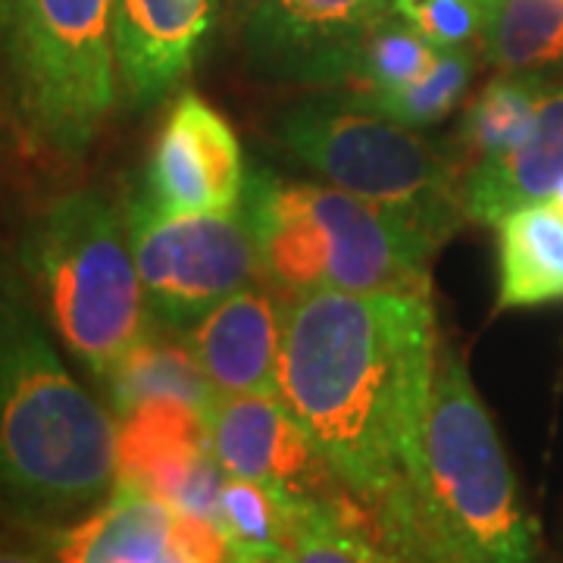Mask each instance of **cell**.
Returning a JSON list of instances; mask_svg holds the SVG:
<instances>
[{
    "label": "cell",
    "mask_w": 563,
    "mask_h": 563,
    "mask_svg": "<svg viewBox=\"0 0 563 563\" xmlns=\"http://www.w3.org/2000/svg\"><path fill=\"white\" fill-rule=\"evenodd\" d=\"M435 366L432 295L320 288L282 310L279 398L379 536L417 563L448 554L420 501Z\"/></svg>",
    "instance_id": "obj_1"
},
{
    "label": "cell",
    "mask_w": 563,
    "mask_h": 563,
    "mask_svg": "<svg viewBox=\"0 0 563 563\" xmlns=\"http://www.w3.org/2000/svg\"><path fill=\"white\" fill-rule=\"evenodd\" d=\"M117 485V420L69 373L22 282L0 266V507L76 523Z\"/></svg>",
    "instance_id": "obj_2"
},
{
    "label": "cell",
    "mask_w": 563,
    "mask_h": 563,
    "mask_svg": "<svg viewBox=\"0 0 563 563\" xmlns=\"http://www.w3.org/2000/svg\"><path fill=\"white\" fill-rule=\"evenodd\" d=\"M20 261L66 351L101 385L154 332L129 225L101 191L81 188L47 203L22 239Z\"/></svg>",
    "instance_id": "obj_3"
},
{
    "label": "cell",
    "mask_w": 563,
    "mask_h": 563,
    "mask_svg": "<svg viewBox=\"0 0 563 563\" xmlns=\"http://www.w3.org/2000/svg\"><path fill=\"white\" fill-rule=\"evenodd\" d=\"M420 501L457 563H539L498 429L451 347L439 351L422 422Z\"/></svg>",
    "instance_id": "obj_4"
},
{
    "label": "cell",
    "mask_w": 563,
    "mask_h": 563,
    "mask_svg": "<svg viewBox=\"0 0 563 563\" xmlns=\"http://www.w3.org/2000/svg\"><path fill=\"white\" fill-rule=\"evenodd\" d=\"M276 139L329 185L401 213L439 244L461 222L463 176L454 154L354 95L291 103L276 122Z\"/></svg>",
    "instance_id": "obj_5"
},
{
    "label": "cell",
    "mask_w": 563,
    "mask_h": 563,
    "mask_svg": "<svg viewBox=\"0 0 563 563\" xmlns=\"http://www.w3.org/2000/svg\"><path fill=\"white\" fill-rule=\"evenodd\" d=\"M110 16L113 0H16L0 32L22 120L69 161L91 147L120 95Z\"/></svg>",
    "instance_id": "obj_6"
},
{
    "label": "cell",
    "mask_w": 563,
    "mask_h": 563,
    "mask_svg": "<svg viewBox=\"0 0 563 563\" xmlns=\"http://www.w3.org/2000/svg\"><path fill=\"white\" fill-rule=\"evenodd\" d=\"M125 225L147 310L166 329H191L261 269L257 229L244 201L225 213H163L135 195Z\"/></svg>",
    "instance_id": "obj_7"
},
{
    "label": "cell",
    "mask_w": 563,
    "mask_h": 563,
    "mask_svg": "<svg viewBox=\"0 0 563 563\" xmlns=\"http://www.w3.org/2000/svg\"><path fill=\"white\" fill-rule=\"evenodd\" d=\"M298 195L325 242V288L432 295L429 261L439 242L417 222L335 185H298Z\"/></svg>",
    "instance_id": "obj_8"
},
{
    "label": "cell",
    "mask_w": 563,
    "mask_h": 563,
    "mask_svg": "<svg viewBox=\"0 0 563 563\" xmlns=\"http://www.w3.org/2000/svg\"><path fill=\"white\" fill-rule=\"evenodd\" d=\"M207 432L225 476L266 485L288 507L347 492L279 395H217Z\"/></svg>",
    "instance_id": "obj_9"
},
{
    "label": "cell",
    "mask_w": 563,
    "mask_h": 563,
    "mask_svg": "<svg viewBox=\"0 0 563 563\" xmlns=\"http://www.w3.org/2000/svg\"><path fill=\"white\" fill-rule=\"evenodd\" d=\"M244 157L229 120L185 91L151 151L144 198L163 213H225L244 201Z\"/></svg>",
    "instance_id": "obj_10"
},
{
    "label": "cell",
    "mask_w": 563,
    "mask_h": 563,
    "mask_svg": "<svg viewBox=\"0 0 563 563\" xmlns=\"http://www.w3.org/2000/svg\"><path fill=\"white\" fill-rule=\"evenodd\" d=\"M210 29V0H113V60L122 101L147 110L191 73Z\"/></svg>",
    "instance_id": "obj_11"
},
{
    "label": "cell",
    "mask_w": 563,
    "mask_h": 563,
    "mask_svg": "<svg viewBox=\"0 0 563 563\" xmlns=\"http://www.w3.org/2000/svg\"><path fill=\"white\" fill-rule=\"evenodd\" d=\"M282 310L261 285H244L185 332L217 395H279Z\"/></svg>",
    "instance_id": "obj_12"
},
{
    "label": "cell",
    "mask_w": 563,
    "mask_h": 563,
    "mask_svg": "<svg viewBox=\"0 0 563 563\" xmlns=\"http://www.w3.org/2000/svg\"><path fill=\"white\" fill-rule=\"evenodd\" d=\"M388 10L391 0H257L251 41L276 69L329 81L347 47Z\"/></svg>",
    "instance_id": "obj_13"
},
{
    "label": "cell",
    "mask_w": 563,
    "mask_h": 563,
    "mask_svg": "<svg viewBox=\"0 0 563 563\" xmlns=\"http://www.w3.org/2000/svg\"><path fill=\"white\" fill-rule=\"evenodd\" d=\"M563 181V85L548 88L526 139L498 161L473 163L461 179L466 220L498 222L529 203H542Z\"/></svg>",
    "instance_id": "obj_14"
},
{
    "label": "cell",
    "mask_w": 563,
    "mask_h": 563,
    "mask_svg": "<svg viewBox=\"0 0 563 563\" xmlns=\"http://www.w3.org/2000/svg\"><path fill=\"white\" fill-rule=\"evenodd\" d=\"M173 507L117 483L91 514L63 526L54 542L57 563H176L169 548Z\"/></svg>",
    "instance_id": "obj_15"
},
{
    "label": "cell",
    "mask_w": 563,
    "mask_h": 563,
    "mask_svg": "<svg viewBox=\"0 0 563 563\" xmlns=\"http://www.w3.org/2000/svg\"><path fill=\"white\" fill-rule=\"evenodd\" d=\"M498 307L563 301V213L548 201L507 213L498 225Z\"/></svg>",
    "instance_id": "obj_16"
},
{
    "label": "cell",
    "mask_w": 563,
    "mask_h": 563,
    "mask_svg": "<svg viewBox=\"0 0 563 563\" xmlns=\"http://www.w3.org/2000/svg\"><path fill=\"white\" fill-rule=\"evenodd\" d=\"M103 388L117 417L151 401H181L207 417L210 404L217 401V391L207 383L191 347L169 342L157 332L117 363V369L103 379Z\"/></svg>",
    "instance_id": "obj_17"
},
{
    "label": "cell",
    "mask_w": 563,
    "mask_h": 563,
    "mask_svg": "<svg viewBox=\"0 0 563 563\" xmlns=\"http://www.w3.org/2000/svg\"><path fill=\"white\" fill-rule=\"evenodd\" d=\"M285 548L291 563H407L351 492L332 501L295 504Z\"/></svg>",
    "instance_id": "obj_18"
},
{
    "label": "cell",
    "mask_w": 563,
    "mask_h": 563,
    "mask_svg": "<svg viewBox=\"0 0 563 563\" xmlns=\"http://www.w3.org/2000/svg\"><path fill=\"white\" fill-rule=\"evenodd\" d=\"M439 57V47L401 13H385L335 63L329 81H354L357 95L391 91L417 81Z\"/></svg>",
    "instance_id": "obj_19"
},
{
    "label": "cell",
    "mask_w": 563,
    "mask_h": 563,
    "mask_svg": "<svg viewBox=\"0 0 563 563\" xmlns=\"http://www.w3.org/2000/svg\"><path fill=\"white\" fill-rule=\"evenodd\" d=\"M479 44L501 73L563 63V0H485Z\"/></svg>",
    "instance_id": "obj_20"
},
{
    "label": "cell",
    "mask_w": 563,
    "mask_h": 563,
    "mask_svg": "<svg viewBox=\"0 0 563 563\" xmlns=\"http://www.w3.org/2000/svg\"><path fill=\"white\" fill-rule=\"evenodd\" d=\"M551 85L536 73H504L470 101L461 122V147L473 163L498 161L510 154L539 113Z\"/></svg>",
    "instance_id": "obj_21"
},
{
    "label": "cell",
    "mask_w": 563,
    "mask_h": 563,
    "mask_svg": "<svg viewBox=\"0 0 563 563\" xmlns=\"http://www.w3.org/2000/svg\"><path fill=\"white\" fill-rule=\"evenodd\" d=\"M473 69L476 60L470 47H448L439 51L429 73H422L417 81L391 91H369V95L354 91V98L388 120L404 122L410 129H426L432 122H442L461 103L463 91L473 79Z\"/></svg>",
    "instance_id": "obj_22"
},
{
    "label": "cell",
    "mask_w": 563,
    "mask_h": 563,
    "mask_svg": "<svg viewBox=\"0 0 563 563\" xmlns=\"http://www.w3.org/2000/svg\"><path fill=\"white\" fill-rule=\"evenodd\" d=\"M217 523L235 544V551H266L285 548L291 507L266 485L225 476L220 488V514Z\"/></svg>",
    "instance_id": "obj_23"
},
{
    "label": "cell",
    "mask_w": 563,
    "mask_h": 563,
    "mask_svg": "<svg viewBox=\"0 0 563 563\" xmlns=\"http://www.w3.org/2000/svg\"><path fill=\"white\" fill-rule=\"evenodd\" d=\"M391 10L413 22L439 51L470 47L485 25V0H391Z\"/></svg>",
    "instance_id": "obj_24"
},
{
    "label": "cell",
    "mask_w": 563,
    "mask_h": 563,
    "mask_svg": "<svg viewBox=\"0 0 563 563\" xmlns=\"http://www.w3.org/2000/svg\"><path fill=\"white\" fill-rule=\"evenodd\" d=\"M169 548L176 563H235V544L217 520L201 514L173 510Z\"/></svg>",
    "instance_id": "obj_25"
},
{
    "label": "cell",
    "mask_w": 563,
    "mask_h": 563,
    "mask_svg": "<svg viewBox=\"0 0 563 563\" xmlns=\"http://www.w3.org/2000/svg\"><path fill=\"white\" fill-rule=\"evenodd\" d=\"M0 563H57V561H54V554L47 558V554H41V551H35V548H25V544L0 539Z\"/></svg>",
    "instance_id": "obj_26"
},
{
    "label": "cell",
    "mask_w": 563,
    "mask_h": 563,
    "mask_svg": "<svg viewBox=\"0 0 563 563\" xmlns=\"http://www.w3.org/2000/svg\"><path fill=\"white\" fill-rule=\"evenodd\" d=\"M235 563H291L288 548H266V551H235Z\"/></svg>",
    "instance_id": "obj_27"
},
{
    "label": "cell",
    "mask_w": 563,
    "mask_h": 563,
    "mask_svg": "<svg viewBox=\"0 0 563 563\" xmlns=\"http://www.w3.org/2000/svg\"><path fill=\"white\" fill-rule=\"evenodd\" d=\"M13 10H16V0H0V32L7 29V22L13 16Z\"/></svg>",
    "instance_id": "obj_28"
},
{
    "label": "cell",
    "mask_w": 563,
    "mask_h": 563,
    "mask_svg": "<svg viewBox=\"0 0 563 563\" xmlns=\"http://www.w3.org/2000/svg\"><path fill=\"white\" fill-rule=\"evenodd\" d=\"M548 203H551V207H558V210H561V213H563V181H561V185H558V188H554V195L548 198Z\"/></svg>",
    "instance_id": "obj_29"
}]
</instances>
